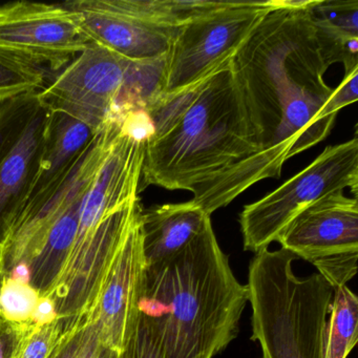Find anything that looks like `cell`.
I'll use <instances>...</instances> for the list:
<instances>
[{"mask_svg":"<svg viewBox=\"0 0 358 358\" xmlns=\"http://www.w3.org/2000/svg\"><path fill=\"white\" fill-rule=\"evenodd\" d=\"M209 224L210 215L192 201L143 208L141 231L146 267L181 252Z\"/></svg>","mask_w":358,"mask_h":358,"instance_id":"14","label":"cell"},{"mask_svg":"<svg viewBox=\"0 0 358 358\" xmlns=\"http://www.w3.org/2000/svg\"><path fill=\"white\" fill-rule=\"evenodd\" d=\"M48 69L0 47V100L39 92L47 83Z\"/></svg>","mask_w":358,"mask_h":358,"instance_id":"17","label":"cell"},{"mask_svg":"<svg viewBox=\"0 0 358 358\" xmlns=\"http://www.w3.org/2000/svg\"><path fill=\"white\" fill-rule=\"evenodd\" d=\"M141 215L121 246L95 303L85 320L97 329L100 341L114 351H125L140 317L145 273Z\"/></svg>","mask_w":358,"mask_h":358,"instance_id":"12","label":"cell"},{"mask_svg":"<svg viewBox=\"0 0 358 358\" xmlns=\"http://www.w3.org/2000/svg\"><path fill=\"white\" fill-rule=\"evenodd\" d=\"M52 117L38 92L0 100V246L32 194Z\"/></svg>","mask_w":358,"mask_h":358,"instance_id":"8","label":"cell"},{"mask_svg":"<svg viewBox=\"0 0 358 358\" xmlns=\"http://www.w3.org/2000/svg\"><path fill=\"white\" fill-rule=\"evenodd\" d=\"M142 210L141 199L137 196L110 213L76 259L62 271L47 295L53 299L58 317H81L91 310Z\"/></svg>","mask_w":358,"mask_h":358,"instance_id":"11","label":"cell"},{"mask_svg":"<svg viewBox=\"0 0 358 358\" xmlns=\"http://www.w3.org/2000/svg\"><path fill=\"white\" fill-rule=\"evenodd\" d=\"M150 76V62L127 59L92 43L38 96L52 112L68 115L96 134L141 110Z\"/></svg>","mask_w":358,"mask_h":358,"instance_id":"5","label":"cell"},{"mask_svg":"<svg viewBox=\"0 0 358 358\" xmlns=\"http://www.w3.org/2000/svg\"><path fill=\"white\" fill-rule=\"evenodd\" d=\"M62 5L75 14L91 43L135 62L166 58L177 31L146 20L133 0H73Z\"/></svg>","mask_w":358,"mask_h":358,"instance_id":"13","label":"cell"},{"mask_svg":"<svg viewBox=\"0 0 358 358\" xmlns=\"http://www.w3.org/2000/svg\"><path fill=\"white\" fill-rule=\"evenodd\" d=\"M85 326V316L77 318L76 322L66 331L50 358H77L83 341Z\"/></svg>","mask_w":358,"mask_h":358,"instance_id":"25","label":"cell"},{"mask_svg":"<svg viewBox=\"0 0 358 358\" xmlns=\"http://www.w3.org/2000/svg\"><path fill=\"white\" fill-rule=\"evenodd\" d=\"M76 16L64 5L15 1L0 6V47L60 71L89 47Z\"/></svg>","mask_w":358,"mask_h":358,"instance_id":"10","label":"cell"},{"mask_svg":"<svg viewBox=\"0 0 358 358\" xmlns=\"http://www.w3.org/2000/svg\"><path fill=\"white\" fill-rule=\"evenodd\" d=\"M358 99V68L345 73L343 83L333 91L332 96L327 103L324 112L330 118L336 119L339 110Z\"/></svg>","mask_w":358,"mask_h":358,"instance_id":"23","label":"cell"},{"mask_svg":"<svg viewBox=\"0 0 358 358\" xmlns=\"http://www.w3.org/2000/svg\"><path fill=\"white\" fill-rule=\"evenodd\" d=\"M247 303L209 224L181 252L145 268L140 316L164 358H213L236 338Z\"/></svg>","mask_w":358,"mask_h":358,"instance_id":"3","label":"cell"},{"mask_svg":"<svg viewBox=\"0 0 358 358\" xmlns=\"http://www.w3.org/2000/svg\"><path fill=\"white\" fill-rule=\"evenodd\" d=\"M94 135V131L85 123L68 115L53 113L32 194L59 177L87 148Z\"/></svg>","mask_w":358,"mask_h":358,"instance_id":"15","label":"cell"},{"mask_svg":"<svg viewBox=\"0 0 358 358\" xmlns=\"http://www.w3.org/2000/svg\"><path fill=\"white\" fill-rule=\"evenodd\" d=\"M146 113L152 131L141 190H188L190 201L211 215L255 185L261 146L231 59L196 85L163 95Z\"/></svg>","mask_w":358,"mask_h":358,"instance_id":"2","label":"cell"},{"mask_svg":"<svg viewBox=\"0 0 358 358\" xmlns=\"http://www.w3.org/2000/svg\"><path fill=\"white\" fill-rule=\"evenodd\" d=\"M123 358H164L156 337L141 316L138 320L135 334L123 352Z\"/></svg>","mask_w":358,"mask_h":358,"instance_id":"21","label":"cell"},{"mask_svg":"<svg viewBox=\"0 0 358 358\" xmlns=\"http://www.w3.org/2000/svg\"><path fill=\"white\" fill-rule=\"evenodd\" d=\"M122 353L106 347L100 341L96 327L85 320L83 341L77 358H123Z\"/></svg>","mask_w":358,"mask_h":358,"instance_id":"24","label":"cell"},{"mask_svg":"<svg viewBox=\"0 0 358 358\" xmlns=\"http://www.w3.org/2000/svg\"><path fill=\"white\" fill-rule=\"evenodd\" d=\"M57 318L53 299L50 296H41L33 313L31 324L35 326H45V324H51Z\"/></svg>","mask_w":358,"mask_h":358,"instance_id":"26","label":"cell"},{"mask_svg":"<svg viewBox=\"0 0 358 358\" xmlns=\"http://www.w3.org/2000/svg\"><path fill=\"white\" fill-rule=\"evenodd\" d=\"M278 5L270 1H221L176 31L165 58L162 94L196 85L234 58L259 22Z\"/></svg>","mask_w":358,"mask_h":358,"instance_id":"7","label":"cell"},{"mask_svg":"<svg viewBox=\"0 0 358 358\" xmlns=\"http://www.w3.org/2000/svg\"><path fill=\"white\" fill-rule=\"evenodd\" d=\"M310 14L324 36L341 43L358 39V0H312Z\"/></svg>","mask_w":358,"mask_h":358,"instance_id":"18","label":"cell"},{"mask_svg":"<svg viewBox=\"0 0 358 358\" xmlns=\"http://www.w3.org/2000/svg\"><path fill=\"white\" fill-rule=\"evenodd\" d=\"M41 293L29 282L12 276L0 278V317L14 324H28L32 320Z\"/></svg>","mask_w":358,"mask_h":358,"instance_id":"19","label":"cell"},{"mask_svg":"<svg viewBox=\"0 0 358 358\" xmlns=\"http://www.w3.org/2000/svg\"><path fill=\"white\" fill-rule=\"evenodd\" d=\"M358 299L345 286L334 289L324 335V358H347L357 343Z\"/></svg>","mask_w":358,"mask_h":358,"instance_id":"16","label":"cell"},{"mask_svg":"<svg viewBox=\"0 0 358 358\" xmlns=\"http://www.w3.org/2000/svg\"><path fill=\"white\" fill-rule=\"evenodd\" d=\"M34 324H14L0 317V358H18Z\"/></svg>","mask_w":358,"mask_h":358,"instance_id":"22","label":"cell"},{"mask_svg":"<svg viewBox=\"0 0 358 358\" xmlns=\"http://www.w3.org/2000/svg\"><path fill=\"white\" fill-rule=\"evenodd\" d=\"M312 0H278L231 59L259 137L255 184L278 179L289 159L327 139L336 119L324 108L334 90L310 14Z\"/></svg>","mask_w":358,"mask_h":358,"instance_id":"1","label":"cell"},{"mask_svg":"<svg viewBox=\"0 0 358 358\" xmlns=\"http://www.w3.org/2000/svg\"><path fill=\"white\" fill-rule=\"evenodd\" d=\"M350 188L358 192V139L328 146L311 164L240 215L245 250L255 255L278 242L291 222L320 199Z\"/></svg>","mask_w":358,"mask_h":358,"instance_id":"6","label":"cell"},{"mask_svg":"<svg viewBox=\"0 0 358 358\" xmlns=\"http://www.w3.org/2000/svg\"><path fill=\"white\" fill-rule=\"evenodd\" d=\"M78 317H58L45 326H33L18 358H50L66 331Z\"/></svg>","mask_w":358,"mask_h":358,"instance_id":"20","label":"cell"},{"mask_svg":"<svg viewBox=\"0 0 358 358\" xmlns=\"http://www.w3.org/2000/svg\"><path fill=\"white\" fill-rule=\"evenodd\" d=\"M296 259L285 249H266L249 265L251 339L261 345L262 358H324L334 288L318 273L299 278Z\"/></svg>","mask_w":358,"mask_h":358,"instance_id":"4","label":"cell"},{"mask_svg":"<svg viewBox=\"0 0 358 358\" xmlns=\"http://www.w3.org/2000/svg\"><path fill=\"white\" fill-rule=\"evenodd\" d=\"M278 243L285 250L315 266L333 288L357 273L358 203L335 192L301 211Z\"/></svg>","mask_w":358,"mask_h":358,"instance_id":"9","label":"cell"}]
</instances>
